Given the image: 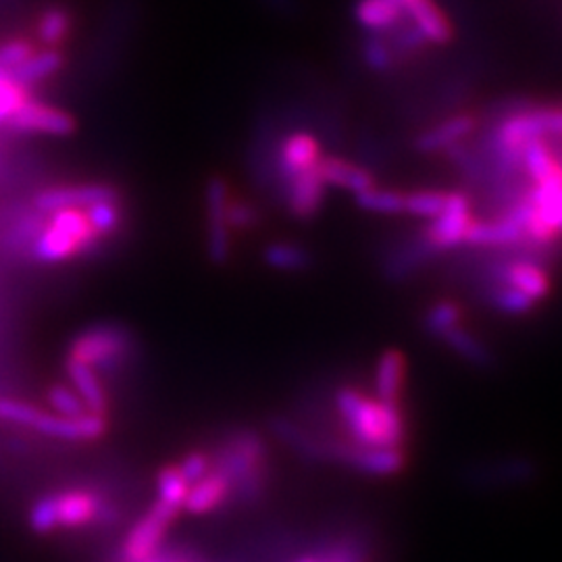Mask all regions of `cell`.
I'll list each match as a JSON object with an SVG mask.
<instances>
[{
  "mask_svg": "<svg viewBox=\"0 0 562 562\" xmlns=\"http://www.w3.org/2000/svg\"><path fill=\"white\" fill-rule=\"evenodd\" d=\"M336 406L355 442L369 448H404L406 419L402 406L369 398L355 387H341Z\"/></svg>",
  "mask_w": 562,
  "mask_h": 562,
  "instance_id": "6da1fadb",
  "label": "cell"
},
{
  "mask_svg": "<svg viewBox=\"0 0 562 562\" xmlns=\"http://www.w3.org/2000/svg\"><path fill=\"white\" fill-rule=\"evenodd\" d=\"M213 469L220 471L229 483L232 494L240 503H257L267 490L269 459L267 443L255 431H238L223 440Z\"/></svg>",
  "mask_w": 562,
  "mask_h": 562,
  "instance_id": "7a4b0ae2",
  "label": "cell"
},
{
  "mask_svg": "<svg viewBox=\"0 0 562 562\" xmlns=\"http://www.w3.org/2000/svg\"><path fill=\"white\" fill-rule=\"evenodd\" d=\"M48 222L42 225L34 240V257L41 262H63L88 252L101 240L86 209H60L48 213Z\"/></svg>",
  "mask_w": 562,
  "mask_h": 562,
  "instance_id": "3957f363",
  "label": "cell"
},
{
  "mask_svg": "<svg viewBox=\"0 0 562 562\" xmlns=\"http://www.w3.org/2000/svg\"><path fill=\"white\" fill-rule=\"evenodd\" d=\"M0 419L23 427L38 429L46 436L69 440V442H90L99 440L106 431V419L86 413L81 417H63L57 413H46L32 404L18 401H0Z\"/></svg>",
  "mask_w": 562,
  "mask_h": 562,
  "instance_id": "277c9868",
  "label": "cell"
},
{
  "mask_svg": "<svg viewBox=\"0 0 562 562\" xmlns=\"http://www.w3.org/2000/svg\"><path fill=\"white\" fill-rule=\"evenodd\" d=\"M134 348L132 334L117 323H101L80 334L71 348L69 359L92 367L94 371L117 369Z\"/></svg>",
  "mask_w": 562,
  "mask_h": 562,
  "instance_id": "5b68a950",
  "label": "cell"
},
{
  "mask_svg": "<svg viewBox=\"0 0 562 562\" xmlns=\"http://www.w3.org/2000/svg\"><path fill=\"white\" fill-rule=\"evenodd\" d=\"M180 513H176L173 508L165 506V504H153L138 522L130 529V533L125 536L123 546H121V561L123 562H148L153 561L159 552L165 536L171 527V522L176 521Z\"/></svg>",
  "mask_w": 562,
  "mask_h": 562,
  "instance_id": "8992f818",
  "label": "cell"
},
{
  "mask_svg": "<svg viewBox=\"0 0 562 562\" xmlns=\"http://www.w3.org/2000/svg\"><path fill=\"white\" fill-rule=\"evenodd\" d=\"M473 222L475 220L471 211V199L462 192H448L442 213L425 227L422 238L434 252L452 250L464 241Z\"/></svg>",
  "mask_w": 562,
  "mask_h": 562,
  "instance_id": "52a82bcc",
  "label": "cell"
},
{
  "mask_svg": "<svg viewBox=\"0 0 562 562\" xmlns=\"http://www.w3.org/2000/svg\"><path fill=\"white\" fill-rule=\"evenodd\" d=\"M485 273L490 283H504L515 290H521L522 294H527L536 302L548 299L552 290L550 276L540 262L508 259L485 267Z\"/></svg>",
  "mask_w": 562,
  "mask_h": 562,
  "instance_id": "ba28073f",
  "label": "cell"
},
{
  "mask_svg": "<svg viewBox=\"0 0 562 562\" xmlns=\"http://www.w3.org/2000/svg\"><path fill=\"white\" fill-rule=\"evenodd\" d=\"M229 186L223 178H211L206 183V244L211 261L223 265L229 259V225H227V201H229Z\"/></svg>",
  "mask_w": 562,
  "mask_h": 562,
  "instance_id": "9c48e42d",
  "label": "cell"
},
{
  "mask_svg": "<svg viewBox=\"0 0 562 562\" xmlns=\"http://www.w3.org/2000/svg\"><path fill=\"white\" fill-rule=\"evenodd\" d=\"M9 125L15 132L48 134V136H71L78 130V123L71 113L44 102L32 101V99L11 117Z\"/></svg>",
  "mask_w": 562,
  "mask_h": 562,
  "instance_id": "30bf717a",
  "label": "cell"
},
{
  "mask_svg": "<svg viewBox=\"0 0 562 562\" xmlns=\"http://www.w3.org/2000/svg\"><path fill=\"white\" fill-rule=\"evenodd\" d=\"M57 527L76 529L90 522L106 521L109 508L101 498L88 490H67L50 494Z\"/></svg>",
  "mask_w": 562,
  "mask_h": 562,
  "instance_id": "8fae6325",
  "label": "cell"
},
{
  "mask_svg": "<svg viewBox=\"0 0 562 562\" xmlns=\"http://www.w3.org/2000/svg\"><path fill=\"white\" fill-rule=\"evenodd\" d=\"M120 201V190L109 183H83L67 188H48L36 196L38 213H55L60 209H88L97 202Z\"/></svg>",
  "mask_w": 562,
  "mask_h": 562,
  "instance_id": "7c38bea8",
  "label": "cell"
},
{
  "mask_svg": "<svg viewBox=\"0 0 562 562\" xmlns=\"http://www.w3.org/2000/svg\"><path fill=\"white\" fill-rule=\"evenodd\" d=\"M334 457L352 464L357 471L373 477H392L406 464L402 448H369V446H338L331 448Z\"/></svg>",
  "mask_w": 562,
  "mask_h": 562,
  "instance_id": "4fadbf2b",
  "label": "cell"
},
{
  "mask_svg": "<svg viewBox=\"0 0 562 562\" xmlns=\"http://www.w3.org/2000/svg\"><path fill=\"white\" fill-rule=\"evenodd\" d=\"M322 157V144L313 134L296 132L283 138L278 150V176H280L281 186L285 188L288 181L317 167Z\"/></svg>",
  "mask_w": 562,
  "mask_h": 562,
  "instance_id": "5bb4252c",
  "label": "cell"
},
{
  "mask_svg": "<svg viewBox=\"0 0 562 562\" xmlns=\"http://www.w3.org/2000/svg\"><path fill=\"white\" fill-rule=\"evenodd\" d=\"M325 188L327 186L323 183L317 167H313L301 176H296L294 180L288 181L285 202H288L290 215L301 220V222H308V220L317 217V213L322 211L323 199H325Z\"/></svg>",
  "mask_w": 562,
  "mask_h": 562,
  "instance_id": "9a60e30c",
  "label": "cell"
},
{
  "mask_svg": "<svg viewBox=\"0 0 562 562\" xmlns=\"http://www.w3.org/2000/svg\"><path fill=\"white\" fill-rule=\"evenodd\" d=\"M480 125V115L473 111H462L442 123L434 125L431 130L423 132L417 138V150L422 153H438V150H450L467 140Z\"/></svg>",
  "mask_w": 562,
  "mask_h": 562,
  "instance_id": "2e32d148",
  "label": "cell"
},
{
  "mask_svg": "<svg viewBox=\"0 0 562 562\" xmlns=\"http://www.w3.org/2000/svg\"><path fill=\"white\" fill-rule=\"evenodd\" d=\"M404 13L429 44L443 46L454 41V25L436 0H415Z\"/></svg>",
  "mask_w": 562,
  "mask_h": 562,
  "instance_id": "e0dca14e",
  "label": "cell"
},
{
  "mask_svg": "<svg viewBox=\"0 0 562 562\" xmlns=\"http://www.w3.org/2000/svg\"><path fill=\"white\" fill-rule=\"evenodd\" d=\"M317 169L325 186L340 188L352 194H361L375 186V178L371 176V171L341 157H322Z\"/></svg>",
  "mask_w": 562,
  "mask_h": 562,
  "instance_id": "ac0fdd59",
  "label": "cell"
},
{
  "mask_svg": "<svg viewBox=\"0 0 562 562\" xmlns=\"http://www.w3.org/2000/svg\"><path fill=\"white\" fill-rule=\"evenodd\" d=\"M229 496H232L229 483L220 471L213 469L206 477H202L201 482L190 485L183 510H188L194 517L209 515V513L217 510Z\"/></svg>",
  "mask_w": 562,
  "mask_h": 562,
  "instance_id": "d6986e66",
  "label": "cell"
},
{
  "mask_svg": "<svg viewBox=\"0 0 562 562\" xmlns=\"http://www.w3.org/2000/svg\"><path fill=\"white\" fill-rule=\"evenodd\" d=\"M406 378V359L401 350H385L375 369V392L378 401L402 406V390Z\"/></svg>",
  "mask_w": 562,
  "mask_h": 562,
  "instance_id": "ffe728a7",
  "label": "cell"
},
{
  "mask_svg": "<svg viewBox=\"0 0 562 562\" xmlns=\"http://www.w3.org/2000/svg\"><path fill=\"white\" fill-rule=\"evenodd\" d=\"M67 375L74 383V390L83 402L86 411L92 413V415H99V417H106L109 398H106L104 385L99 380L97 371L92 367H86L81 362L67 359Z\"/></svg>",
  "mask_w": 562,
  "mask_h": 562,
  "instance_id": "44dd1931",
  "label": "cell"
},
{
  "mask_svg": "<svg viewBox=\"0 0 562 562\" xmlns=\"http://www.w3.org/2000/svg\"><path fill=\"white\" fill-rule=\"evenodd\" d=\"M63 65H65V57L60 55L59 48H44L41 53L36 50L32 57H27L9 74L25 88H30L32 83H41L59 74Z\"/></svg>",
  "mask_w": 562,
  "mask_h": 562,
  "instance_id": "7402d4cb",
  "label": "cell"
},
{
  "mask_svg": "<svg viewBox=\"0 0 562 562\" xmlns=\"http://www.w3.org/2000/svg\"><path fill=\"white\" fill-rule=\"evenodd\" d=\"M355 18L367 32H390L404 20V11L394 0H359Z\"/></svg>",
  "mask_w": 562,
  "mask_h": 562,
  "instance_id": "603a6c76",
  "label": "cell"
},
{
  "mask_svg": "<svg viewBox=\"0 0 562 562\" xmlns=\"http://www.w3.org/2000/svg\"><path fill=\"white\" fill-rule=\"evenodd\" d=\"M74 18L63 7H48L42 11L38 23H36V38L46 48H59L67 36L71 34Z\"/></svg>",
  "mask_w": 562,
  "mask_h": 562,
  "instance_id": "cb8c5ba5",
  "label": "cell"
},
{
  "mask_svg": "<svg viewBox=\"0 0 562 562\" xmlns=\"http://www.w3.org/2000/svg\"><path fill=\"white\" fill-rule=\"evenodd\" d=\"M485 302L504 315H527L538 302L504 283H485Z\"/></svg>",
  "mask_w": 562,
  "mask_h": 562,
  "instance_id": "d4e9b609",
  "label": "cell"
},
{
  "mask_svg": "<svg viewBox=\"0 0 562 562\" xmlns=\"http://www.w3.org/2000/svg\"><path fill=\"white\" fill-rule=\"evenodd\" d=\"M265 261L269 267L278 269V271H304L311 267L313 257L306 248H302L299 244L292 241H276L271 246L265 248Z\"/></svg>",
  "mask_w": 562,
  "mask_h": 562,
  "instance_id": "484cf974",
  "label": "cell"
},
{
  "mask_svg": "<svg viewBox=\"0 0 562 562\" xmlns=\"http://www.w3.org/2000/svg\"><path fill=\"white\" fill-rule=\"evenodd\" d=\"M431 255H436L427 241L417 240L408 241L404 248L396 250L392 255V259L385 265L387 269V276L392 280H402V278H408L413 271H417L422 267L423 262L427 261Z\"/></svg>",
  "mask_w": 562,
  "mask_h": 562,
  "instance_id": "4316f807",
  "label": "cell"
},
{
  "mask_svg": "<svg viewBox=\"0 0 562 562\" xmlns=\"http://www.w3.org/2000/svg\"><path fill=\"white\" fill-rule=\"evenodd\" d=\"M442 341L446 346H450V348L467 362H473V364H477V367H492V364H494L492 352H490L477 338H473L471 334H467L461 325L454 327V329H450V331L443 336Z\"/></svg>",
  "mask_w": 562,
  "mask_h": 562,
  "instance_id": "83f0119b",
  "label": "cell"
},
{
  "mask_svg": "<svg viewBox=\"0 0 562 562\" xmlns=\"http://www.w3.org/2000/svg\"><path fill=\"white\" fill-rule=\"evenodd\" d=\"M361 53L367 67L378 74L390 71L398 63L385 32H369L362 41Z\"/></svg>",
  "mask_w": 562,
  "mask_h": 562,
  "instance_id": "f1b7e54d",
  "label": "cell"
},
{
  "mask_svg": "<svg viewBox=\"0 0 562 562\" xmlns=\"http://www.w3.org/2000/svg\"><path fill=\"white\" fill-rule=\"evenodd\" d=\"M355 201L362 211L380 213V215H402L404 213V194L396 190H382V188H369L361 194H355Z\"/></svg>",
  "mask_w": 562,
  "mask_h": 562,
  "instance_id": "f546056e",
  "label": "cell"
},
{
  "mask_svg": "<svg viewBox=\"0 0 562 562\" xmlns=\"http://www.w3.org/2000/svg\"><path fill=\"white\" fill-rule=\"evenodd\" d=\"M448 192L440 190H417L404 194V213L419 220H436L446 206Z\"/></svg>",
  "mask_w": 562,
  "mask_h": 562,
  "instance_id": "4dcf8cb0",
  "label": "cell"
},
{
  "mask_svg": "<svg viewBox=\"0 0 562 562\" xmlns=\"http://www.w3.org/2000/svg\"><path fill=\"white\" fill-rule=\"evenodd\" d=\"M188 490L190 485L181 477L178 464L176 467H165L157 477V492H159V503L173 508L176 513H180L188 498Z\"/></svg>",
  "mask_w": 562,
  "mask_h": 562,
  "instance_id": "1f68e13d",
  "label": "cell"
},
{
  "mask_svg": "<svg viewBox=\"0 0 562 562\" xmlns=\"http://www.w3.org/2000/svg\"><path fill=\"white\" fill-rule=\"evenodd\" d=\"M30 99V90L23 83L9 71H0V123H9Z\"/></svg>",
  "mask_w": 562,
  "mask_h": 562,
  "instance_id": "d6a6232c",
  "label": "cell"
},
{
  "mask_svg": "<svg viewBox=\"0 0 562 562\" xmlns=\"http://www.w3.org/2000/svg\"><path fill=\"white\" fill-rule=\"evenodd\" d=\"M461 306L457 302H438L425 315V329L442 340L450 329L461 325Z\"/></svg>",
  "mask_w": 562,
  "mask_h": 562,
  "instance_id": "836d02e7",
  "label": "cell"
},
{
  "mask_svg": "<svg viewBox=\"0 0 562 562\" xmlns=\"http://www.w3.org/2000/svg\"><path fill=\"white\" fill-rule=\"evenodd\" d=\"M86 215H88V220L92 223L94 232L99 234V238L111 236V234H115L120 229V201L97 202V204L86 209Z\"/></svg>",
  "mask_w": 562,
  "mask_h": 562,
  "instance_id": "e575fe53",
  "label": "cell"
},
{
  "mask_svg": "<svg viewBox=\"0 0 562 562\" xmlns=\"http://www.w3.org/2000/svg\"><path fill=\"white\" fill-rule=\"evenodd\" d=\"M315 562H367V550L357 540L344 538L322 554H315Z\"/></svg>",
  "mask_w": 562,
  "mask_h": 562,
  "instance_id": "d590c367",
  "label": "cell"
},
{
  "mask_svg": "<svg viewBox=\"0 0 562 562\" xmlns=\"http://www.w3.org/2000/svg\"><path fill=\"white\" fill-rule=\"evenodd\" d=\"M48 401L53 404L55 413L63 417H81L88 413L80 396L76 394V390H69L65 385H55L48 394Z\"/></svg>",
  "mask_w": 562,
  "mask_h": 562,
  "instance_id": "8d00e7d4",
  "label": "cell"
},
{
  "mask_svg": "<svg viewBox=\"0 0 562 562\" xmlns=\"http://www.w3.org/2000/svg\"><path fill=\"white\" fill-rule=\"evenodd\" d=\"M34 53H36V44L32 41H25V38L0 44V71L15 69L20 63H23L27 57H32Z\"/></svg>",
  "mask_w": 562,
  "mask_h": 562,
  "instance_id": "74e56055",
  "label": "cell"
},
{
  "mask_svg": "<svg viewBox=\"0 0 562 562\" xmlns=\"http://www.w3.org/2000/svg\"><path fill=\"white\" fill-rule=\"evenodd\" d=\"M225 215H227L229 229H252L255 223H257L255 206L250 202L238 201V199H232V196L227 201Z\"/></svg>",
  "mask_w": 562,
  "mask_h": 562,
  "instance_id": "f35d334b",
  "label": "cell"
},
{
  "mask_svg": "<svg viewBox=\"0 0 562 562\" xmlns=\"http://www.w3.org/2000/svg\"><path fill=\"white\" fill-rule=\"evenodd\" d=\"M178 469H180L181 477L188 482V485H194L213 471V461L204 452H190L178 464Z\"/></svg>",
  "mask_w": 562,
  "mask_h": 562,
  "instance_id": "ab89813d",
  "label": "cell"
},
{
  "mask_svg": "<svg viewBox=\"0 0 562 562\" xmlns=\"http://www.w3.org/2000/svg\"><path fill=\"white\" fill-rule=\"evenodd\" d=\"M30 525L36 533H50L57 529V521H55V508H53V501L50 496H44L38 503L32 506L30 510Z\"/></svg>",
  "mask_w": 562,
  "mask_h": 562,
  "instance_id": "60d3db41",
  "label": "cell"
},
{
  "mask_svg": "<svg viewBox=\"0 0 562 562\" xmlns=\"http://www.w3.org/2000/svg\"><path fill=\"white\" fill-rule=\"evenodd\" d=\"M394 2L401 7L402 11H406V9H408V7H411L415 0H394Z\"/></svg>",
  "mask_w": 562,
  "mask_h": 562,
  "instance_id": "b9f144b4",
  "label": "cell"
},
{
  "mask_svg": "<svg viewBox=\"0 0 562 562\" xmlns=\"http://www.w3.org/2000/svg\"><path fill=\"white\" fill-rule=\"evenodd\" d=\"M296 562H315V557H302V559H299Z\"/></svg>",
  "mask_w": 562,
  "mask_h": 562,
  "instance_id": "7bdbcfd3",
  "label": "cell"
},
{
  "mask_svg": "<svg viewBox=\"0 0 562 562\" xmlns=\"http://www.w3.org/2000/svg\"><path fill=\"white\" fill-rule=\"evenodd\" d=\"M557 155H559V165H561V171H562V150H557Z\"/></svg>",
  "mask_w": 562,
  "mask_h": 562,
  "instance_id": "ee69618b",
  "label": "cell"
},
{
  "mask_svg": "<svg viewBox=\"0 0 562 562\" xmlns=\"http://www.w3.org/2000/svg\"><path fill=\"white\" fill-rule=\"evenodd\" d=\"M123 562V561H121ZM148 562H162L161 559H157V557H155V559H153V561H148Z\"/></svg>",
  "mask_w": 562,
  "mask_h": 562,
  "instance_id": "f6af8a7d",
  "label": "cell"
},
{
  "mask_svg": "<svg viewBox=\"0 0 562 562\" xmlns=\"http://www.w3.org/2000/svg\"><path fill=\"white\" fill-rule=\"evenodd\" d=\"M559 234H562V225H561V232H559Z\"/></svg>",
  "mask_w": 562,
  "mask_h": 562,
  "instance_id": "bcb514c9",
  "label": "cell"
}]
</instances>
